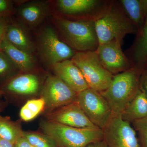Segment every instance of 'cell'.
<instances>
[{
    "mask_svg": "<svg viewBox=\"0 0 147 147\" xmlns=\"http://www.w3.org/2000/svg\"><path fill=\"white\" fill-rule=\"evenodd\" d=\"M61 39L76 52L96 51L99 45L95 21L72 20L55 15L50 18Z\"/></svg>",
    "mask_w": 147,
    "mask_h": 147,
    "instance_id": "cell-1",
    "label": "cell"
},
{
    "mask_svg": "<svg viewBox=\"0 0 147 147\" xmlns=\"http://www.w3.org/2000/svg\"><path fill=\"white\" fill-rule=\"evenodd\" d=\"M95 27L99 44L113 40L122 42L127 35L138 31L119 2H110L105 11L95 21Z\"/></svg>",
    "mask_w": 147,
    "mask_h": 147,
    "instance_id": "cell-2",
    "label": "cell"
},
{
    "mask_svg": "<svg viewBox=\"0 0 147 147\" xmlns=\"http://www.w3.org/2000/svg\"><path fill=\"white\" fill-rule=\"evenodd\" d=\"M141 73L132 67L116 74L109 86L100 92L108 102L114 115H120L139 91Z\"/></svg>",
    "mask_w": 147,
    "mask_h": 147,
    "instance_id": "cell-3",
    "label": "cell"
},
{
    "mask_svg": "<svg viewBox=\"0 0 147 147\" xmlns=\"http://www.w3.org/2000/svg\"><path fill=\"white\" fill-rule=\"evenodd\" d=\"M40 127L58 147H87L103 139V131L100 129L75 128L48 120L42 121Z\"/></svg>",
    "mask_w": 147,
    "mask_h": 147,
    "instance_id": "cell-4",
    "label": "cell"
},
{
    "mask_svg": "<svg viewBox=\"0 0 147 147\" xmlns=\"http://www.w3.org/2000/svg\"><path fill=\"white\" fill-rule=\"evenodd\" d=\"M35 44L40 60L51 68L56 64L71 59L76 52L61 39L55 28L49 25L40 30Z\"/></svg>",
    "mask_w": 147,
    "mask_h": 147,
    "instance_id": "cell-5",
    "label": "cell"
},
{
    "mask_svg": "<svg viewBox=\"0 0 147 147\" xmlns=\"http://www.w3.org/2000/svg\"><path fill=\"white\" fill-rule=\"evenodd\" d=\"M71 59L82 72L89 88L100 92L109 86L114 75L102 65L96 51L76 52Z\"/></svg>",
    "mask_w": 147,
    "mask_h": 147,
    "instance_id": "cell-6",
    "label": "cell"
},
{
    "mask_svg": "<svg viewBox=\"0 0 147 147\" xmlns=\"http://www.w3.org/2000/svg\"><path fill=\"white\" fill-rule=\"evenodd\" d=\"M76 101L90 120L100 129L105 128L114 115L101 94L90 88L78 93Z\"/></svg>",
    "mask_w": 147,
    "mask_h": 147,
    "instance_id": "cell-7",
    "label": "cell"
},
{
    "mask_svg": "<svg viewBox=\"0 0 147 147\" xmlns=\"http://www.w3.org/2000/svg\"><path fill=\"white\" fill-rule=\"evenodd\" d=\"M110 2L99 0H57L55 1L58 16L72 20L95 21L105 11Z\"/></svg>",
    "mask_w": 147,
    "mask_h": 147,
    "instance_id": "cell-8",
    "label": "cell"
},
{
    "mask_svg": "<svg viewBox=\"0 0 147 147\" xmlns=\"http://www.w3.org/2000/svg\"><path fill=\"white\" fill-rule=\"evenodd\" d=\"M40 93L47 113L75 102L78 94L54 74L47 76Z\"/></svg>",
    "mask_w": 147,
    "mask_h": 147,
    "instance_id": "cell-9",
    "label": "cell"
},
{
    "mask_svg": "<svg viewBox=\"0 0 147 147\" xmlns=\"http://www.w3.org/2000/svg\"><path fill=\"white\" fill-rule=\"evenodd\" d=\"M102 130L107 147H141L135 129L120 115H114Z\"/></svg>",
    "mask_w": 147,
    "mask_h": 147,
    "instance_id": "cell-10",
    "label": "cell"
},
{
    "mask_svg": "<svg viewBox=\"0 0 147 147\" xmlns=\"http://www.w3.org/2000/svg\"><path fill=\"white\" fill-rule=\"evenodd\" d=\"M15 12L18 22L31 30L39 26L51 16L52 9L48 1H22L18 4Z\"/></svg>",
    "mask_w": 147,
    "mask_h": 147,
    "instance_id": "cell-11",
    "label": "cell"
},
{
    "mask_svg": "<svg viewBox=\"0 0 147 147\" xmlns=\"http://www.w3.org/2000/svg\"><path fill=\"white\" fill-rule=\"evenodd\" d=\"M122 42L113 40L99 44L96 50L103 66L112 74H117L133 67L121 48Z\"/></svg>",
    "mask_w": 147,
    "mask_h": 147,
    "instance_id": "cell-12",
    "label": "cell"
},
{
    "mask_svg": "<svg viewBox=\"0 0 147 147\" xmlns=\"http://www.w3.org/2000/svg\"><path fill=\"white\" fill-rule=\"evenodd\" d=\"M46 117L48 120L75 128L100 129L95 125L88 118L76 100L47 113Z\"/></svg>",
    "mask_w": 147,
    "mask_h": 147,
    "instance_id": "cell-13",
    "label": "cell"
},
{
    "mask_svg": "<svg viewBox=\"0 0 147 147\" xmlns=\"http://www.w3.org/2000/svg\"><path fill=\"white\" fill-rule=\"evenodd\" d=\"M42 85L36 71L20 72L5 81L0 90L6 93L18 96H32L41 91Z\"/></svg>",
    "mask_w": 147,
    "mask_h": 147,
    "instance_id": "cell-14",
    "label": "cell"
},
{
    "mask_svg": "<svg viewBox=\"0 0 147 147\" xmlns=\"http://www.w3.org/2000/svg\"><path fill=\"white\" fill-rule=\"evenodd\" d=\"M52 69L54 75L76 93L88 88L82 72L71 59L56 64Z\"/></svg>",
    "mask_w": 147,
    "mask_h": 147,
    "instance_id": "cell-15",
    "label": "cell"
},
{
    "mask_svg": "<svg viewBox=\"0 0 147 147\" xmlns=\"http://www.w3.org/2000/svg\"><path fill=\"white\" fill-rule=\"evenodd\" d=\"M29 31L18 21H11L7 29L5 38L17 49L34 55L36 53L35 44Z\"/></svg>",
    "mask_w": 147,
    "mask_h": 147,
    "instance_id": "cell-16",
    "label": "cell"
},
{
    "mask_svg": "<svg viewBox=\"0 0 147 147\" xmlns=\"http://www.w3.org/2000/svg\"><path fill=\"white\" fill-rule=\"evenodd\" d=\"M136 34L129 51V59L133 67L141 72L147 66V16Z\"/></svg>",
    "mask_w": 147,
    "mask_h": 147,
    "instance_id": "cell-17",
    "label": "cell"
},
{
    "mask_svg": "<svg viewBox=\"0 0 147 147\" xmlns=\"http://www.w3.org/2000/svg\"><path fill=\"white\" fill-rule=\"evenodd\" d=\"M1 50L8 56L20 72L36 71L38 63L34 55L17 49L5 38L2 43Z\"/></svg>",
    "mask_w": 147,
    "mask_h": 147,
    "instance_id": "cell-18",
    "label": "cell"
},
{
    "mask_svg": "<svg viewBox=\"0 0 147 147\" xmlns=\"http://www.w3.org/2000/svg\"><path fill=\"white\" fill-rule=\"evenodd\" d=\"M124 120L132 123L147 116V97L139 90L120 115Z\"/></svg>",
    "mask_w": 147,
    "mask_h": 147,
    "instance_id": "cell-19",
    "label": "cell"
},
{
    "mask_svg": "<svg viewBox=\"0 0 147 147\" xmlns=\"http://www.w3.org/2000/svg\"><path fill=\"white\" fill-rule=\"evenodd\" d=\"M124 11L138 30L147 16V0H121Z\"/></svg>",
    "mask_w": 147,
    "mask_h": 147,
    "instance_id": "cell-20",
    "label": "cell"
},
{
    "mask_svg": "<svg viewBox=\"0 0 147 147\" xmlns=\"http://www.w3.org/2000/svg\"><path fill=\"white\" fill-rule=\"evenodd\" d=\"M24 132L19 122L11 120L9 117L0 116V138L15 144L23 137Z\"/></svg>",
    "mask_w": 147,
    "mask_h": 147,
    "instance_id": "cell-21",
    "label": "cell"
},
{
    "mask_svg": "<svg viewBox=\"0 0 147 147\" xmlns=\"http://www.w3.org/2000/svg\"><path fill=\"white\" fill-rule=\"evenodd\" d=\"M45 102L44 98L32 99L27 101L21 108L19 115L24 121L32 120L45 109Z\"/></svg>",
    "mask_w": 147,
    "mask_h": 147,
    "instance_id": "cell-22",
    "label": "cell"
},
{
    "mask_svg": "<svg viewBox=\"0 0 147 147\" xmlns=\"http://www.w3.org/2000/svg\"><path fill=\"white\" fill-rule=\"evenodd\" d=\"M23 137L34 147H58L53 139L45 134L24 131Z\"/></svg>",
    "mask_w": 147,
    "mask_h": 147,
    "instance_id": "cell-23",
    "label": "cell"
},
{
    "mask_svg": "<svg viewBox=\"0 0 147 147\" xmlns=\"http://www.w3.org/2000/svg\"><path fill=\"white\" fill-rule=\"evenodd\" d=\"M20 71L4 52L0 50V79L6 80Z\"/></svg>",
    "mask_w": 147,
    "mask_h": 147,
    "instance_id": "cell-24",
    "label": "cell"
},
{
    "mask_svg": "<svg viewBox=\"0 0 147 147\" xmlns=\"http://www.w3.org/2000/svg\"><path fill=\"white\" fill-rule=\"evenodd\" d=\"M131 123L139 135L141 147H147V116Z\"/></svg>",
    "mask_w": 147,
    "mask_h": 147,
    "instance_id": "cell-25",
    "label": "cell"
},
{
    "mask_svg": "<svg viewBox=\"0 0 147 147\" xmlns=\"http://www.w3.org/2000/svg\"><path fill=\"white\" fill-rule=\"evenodd\" d=\"M14 1L0 0V16H10L15 11Z\"/></svg>",
    "mask_w": 147,
    "mask_h": 147,
    "instance_id": "cell-26",
    "label": "cell"
},
{
    "mask_svg": "<svg viewBox=\"0 0 147 147\" xmlns=\"http://www.w3.org/2000/svg\"><path fill=\"white\" fill-rule=\"evenodd\" d=\"M11 21L10 16H0V50L5 38L6 32Z\"/></svg>",
    "mask_w": 147,
    "mask_h": 147,
    "instance_id": "cell-27",
    "label": "cell"
},
{
    "mask_svg": "<svg viewBox=\"0 0 147 147\" xmlns=\"http://www.w3.org/2000/svg\"><path fill=\"white\" fill-rule=\"evenodd\" d=\"M139 90L147 97V66L140 74L139 80Z\"/></svg>",
    "mask_w": 147,
    "mask_h": 147,
    "instance_id": "cell-28",
    "label": "cell"
},
{
    "mask_svg": "<svg viewBox=\"0 0 147 147\" xmlns=\"http://www.w3.org/2000/svg\"><path fill=\"white\" fill-rule=\"evenodd\" d=\"M15 147H34L24 137H21L15 144Z\"/></svg>",
    "mask_w": 147,
    "mask_h": 147,
    "instance_id": "cell-29",
    "label": "cell"
},
{
    "mask_svg": "<svg viewBox=\"0 0 147 147\" xmlns=\"http://www.w3.org/2000/svg\"><path fill=\"white\" fill-rule=\"evenodd\" d=\"M87 147H107L105 141L102 140L100 141L92 143L88 145Z\"/></svg>",
    "mask_w": 147,
    "mask_h": 147,
    "instance_id": "cell-30",
    "label": "cell"
},
{
    "mask_svg": "<svg viewBox=\"0 0 147 147\" xmlns=\"http://www.w3.org/2000/svg\"><path fill=\"white\" fill-rule=\"evenodd\" d=\"M0 147H15V144L11 142L0 138Z\"/></svg>",
    "mask_w": 147,
    "mask_h": 147,
    "instance_id": "cell-31",
    "label": "cell"
},
{
    "mask_svg": "<svg viewBox=\"0 0 147 147\" xmlns=\"http://www.w3.org/2000/svg\"><path fill=\"white\" fill-rule=\"evenodd\" d=\"M5 94L4 92L3 91L1 90H0V97L1 96H3V95Z\"/></svg>",
    "mask_w": 147,
    "mask_h": 147,
    "instance_id": "cell-32",
    "label": "cell"
},
{
    "mask_svg": "<svg viewBox=\"0 0 147 147\" xmlns=\"http://www.w3.org/2000/svg\"><path fill=\"white\" fill-rule=\"evenodd\" d=\"M1 107H0V112H1Z\"/></svg>",
    "mask_w": 147,
    "mask_h": 147,
    "instance_id": "cell-33",
    "label": "cell"
}]
</instances>
